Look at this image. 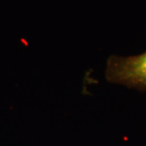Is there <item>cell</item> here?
Segmentation results:
<instances>
[{
  "instance_id": "cell-1",
  "label": "cell",
  "mask_w": 146,
  "mask_h": 146,
  "mask_svg": "<svg viewBox=\"0 0 146 146\" xmlns=\"http://www.w3.org/2000/svg\"><path fill=\"white\" fill-rule=\"evenodd\" d=\"M106 77L111 83L146 92V52L129 57L111 55Z\"/></svg>"
}]
</instances>
